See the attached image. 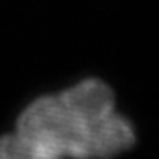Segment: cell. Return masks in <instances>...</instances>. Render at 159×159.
<instances>
[{"label":"cell","instance_id":"6da1fadb","mask_svg":"<svg viewBox=\"0 0 159 159\" xmlns=\"http://www.w3.org/2000/svg\"><path fill=\"white\" fill-rule=\"evenodd\" d=\"M81 125L66 111L58 97H41L23 110L16 124V133L30 140L57 148L69 157Z\"/></svg>","mask_w":159,"mask_h":159},{"label":"cell","instance_id":"7a4b0ae2","mask_svg":"<svg viewBox=\"0 0 159 159\" xmlns=\"http://www.w3.org/2000/svg\"><path fill=\"white\" fill-rule=\"evenodd\" d=\"M134 143L133 125L113 111L111 115L83 125L78 133L69 157L73 159H110L119 156Z\"/></svg>","mask_w":159,"mask_h":159},{"label":"cell","instance_id":"3957f363","mask_svg":"<svg viewBox=\"0 0 159 159\" xmlns=\"http://www.w3.org/2000/svg\"><path fill=\"white\" fill-rule=\"evenodd\" d=\"M66 108L78 125H89L113 113L115 97L106 83L99 80H83L58 96Z\"/></svg>","mask_w":159,"mask_h":159},{"label":"cell","instance_id":"277c9868","mask_svg":"<svg viewBox=\"0 0 159 159\" xmlns=\"http://www.w3.org/2000/svg\"><path fill=\"white\" fill-rule=\"evenodd\" d=\"M0 159H66L60 150L18 133L0 138Z\"/></svg>","mask_w":159,"mask_h":159}]
</instances>
